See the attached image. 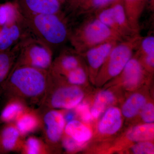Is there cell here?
Segmentation results:
<instances>
[{"instance_id": "cell-1", "label": "cell", "mask_w": 154, "mask_h": 154, "mask_svg": "<svg viewBox=\"0 0 154 154\" xmlns=\"http://www.w3.org/2000/svg\"><path fill=\"white\" fill-rule=\"evenodd\" d=\"M51 78L49 71L26 66H14L0 88V93L7 95L14 89L26 98H38L44 94Z\"/></svg>"}, {"instance_id": "cell-2", "label": "cell", "mask_w": 154, "mask_h": 154, "mask_svg": "<svg viewBox=\"0 0 154 154\" xmlns=\"http://www.w3.org/2000/svg\"><path fill=\"white\" fill-rule=\"evenodd\" d=\"M23 17L33 36L53 53L69 39V28L63 14H37Z\"/></svg>"}, {"instance_id": "cell-3", "label": "cell", "mask_w": 154, "mask_h": 154, "mask_svg": "<svg viewBox=\"0 0 154 154\" xmlns=\"http://www.w3.org/2000/svg\"><path fill=\"white\" fill-rule=\"evenodd\" d=\"M69 40L78 53L109 41L121 42L123 38L97 18L73 29L69 28Z\"/></svg>"}, {"instance_id": "cell-4", "label": "cell", "mask_w": 154, "mask_h": 154, "mask_svg": "<svg viewBox=\"0 0 154 154\" xmlns=\"http://www.w3.org/2000/svg\"><path fill=\"white\" fill-rule=\"evenodd\" d=\"M53 54L49 48L32 35L22 42L15 66H26L50 71Z\"/></svg>"}, {"instance_id": "cell-5", "label": "cell", "mask_w": 154, "mask_h": 154, "mask_svg": "<svg viewBox=\"0 0 154 154\" xmlns=\"http://www.w3.org/2000/svg\"><path fill=\"white\" fill-rule=\"evenodd\" d=\"M142 39L136 34L119 42L113 48L105 62L104 72L107 77H115L121 73L132 57L134 50L139 47Z\"/></svg>"}, {"instance_id": "cell-6", "label": "cell", "mask_w": 154, "mask_h": 154, "mask_svg": "<svg viewBox=\"0 0 154 154\" xmlns=\"http://www.w3.org/2000/svg\"><path fill=\"white\" fill-rule=\"evenodd\" d=\"M17 12L0 31V51L11 49L33 35L24 17Z\"/></svg>"}, {"instance_id": "cell-7", "label": "cell", "mask_w": 154, "mask_h": 154, "mask_svg": "<svg viewBox=\"0 0 154 154\" xmlns=\"http://www.w3.org/2000/svg\"><path fill=\"white\" fill-rule=\"evenodd\" d=\"M17 11L23 17L37 14H61L59 0H17Z\"/></svg>"}, {"instance_id": "cell-8", "label": "cell", "mask_w": 154, "mask_h": 154, "mask_svg": "<svg viewBox=\"0 0 154 154\" xmlns=\"http://www.w3.org/2000/svg\"><path fill=\"white\" fill-rule=\"evenodd\" d=\"M84 96L83 91L76 86L60 88L53 94L51 105L54 108L72 109L80 104Z\"/></svg>"}, {"instance_id": "cell-9", "label": "cell", "mask_w": 154, "mask_h": 154, "mask_svg": "<svg viewBox=\"0 0 154 154\" xmlns=\"http://www.w3.org/2000/svg\"><path fill=\"white\" fill-rule=\"evenodd\" d=\"M119 42L109 41L91 48L85 52L89 66L94 70L103 65L113 48Z\"/></svg>"}, {"instance_id": "cell-10", "label": "cell", "mask_w": 154, "mask_h": 154, "mask_svg": "<svg viewBox=\"0 0 154 154\" xmlns=\"http://www.w3.org/2000/svg\"><path fill=\"white\" fill-rule=\"evenodd\" d=\"M48 138L51 142H57L60 139L65 127L63 115L56 110L46 113L44 117Z\"/></svg>"}, {"instance_id": "cell-11", "label": "cell", "mask_w": 154, "mask_h": 154, "mask_svg": "<svg viewBox=\"0 0 154 154\" xmlns=\"http://www.w3.org/2000/svg\"><path fill=\"white\" fill-rule=\"evenodd\" d=\"M121 73L124 85L128 89L137 87L143 77L142 66L139 61L134 58H131Z\"/></svg>"}, {"instance_id": "cell-12", "label": "cell", "mask_w": 154, "mask_h": 154, "mask_svg": "<svg viewBox=\"0 0 154 154\" xmlns=\"http://www.w3.org/2000/svg\"><path fill=\"white\" fill-rule=\"evenodd\" d=\"M22 42L11 49L0 51V88L15 66Z\"/></svg>"}, {"instance_id": "cell-13", "label": "cell", "mask_w": 154, "mask_h": 154, "mask_svg": "<svg viewBox=\"0 0 154 154\" xmlns=\"http://www.w3.org/2000/svg\"><path fill=\"white\" fill-rule=\"evenodd\" d=\"M122 124L120 110L117 107H110L100 120L98 125V130L102 134H114L120 129Z\"/></svg>"}, {"instance_id": "cell-14", "label": "cell", "mask_w": 154, "mask_h": 154, "mask_svg": "<svg viewBox=\"0 0 154 154\" xmlns=\"http://www.w3.org/2000/svg\"><path fill=\"white\" fill-rule=\"evenodd\" d=\"M75 50L64 51L54 62H53L50 72L54 74L62 73L65 74L80 66L79 60L75 54Z\"/></svg>"}, {"instance_id": "cell-15", "label": "cell", "mask_w": 154, "mask_h": 154, "mask_svg": "<svg viewBox=\"0 0 154 154\" xmlns=\"http://www.w3.org/2000/svg\"><path fill=\"white\" fill-rule=\"evenodd\" d=\"M65 131L69 137L80 143H85L91 139L92 133L90 128L77 120L68 122Z\"/></svg>"}, {"instance_id": "cell-16", "label": "cell", "mask_w": 154, "mask_h": 154, "mask_svg": "<svg viewBox=\"0 0 154 154\" xmlns=\"http://www.w3.org/2000/svg\"><path fill=\"white\" fill-rule=\"evenodd\" d=\"M127 137L132 141H147L153 139L154 125L152 123H147L138 125L130 129Z\"/></svg>"}, {"instance_id": "cell-17", "label": "cell", "mask_w": 154, "mask_h": 154, "mask_svg": "<svg viewBox=\"0 0 154 154\" xmlns=\"http://www.w3.org/2000/svg\"><path fill=\"white\" fill-rule=\"evenodd\" d=\"M145 97L140 94H135L130 96L122 107V113L127 118L135 116L145 105Z\"/></svg>"}, {"instance_id": "cell-18", "label": "cell", "mask_w": 154, "mask_h": 154, "mask_svg": "<svg viewBox=\"0 0 154 154\" xmlns=\"http://www.w3.org/2000/svg\"><path fill=\"white\" fill-rule=\"evenodd\" d=\"M115 97L112 92L108 91H101L96 96L91 110V114L98 118L109 105L114 102Z\"/></svg>"}, {"instance_id": "cell-19", "label": "cell", "mask_w": 154, "mask_h": 154, "mask_svg": "<svg viewBox=\"0 0 154 154\" xmlns=\"http://www.w3.org/2000/svg\"><path fill=\"white\" fill-rule=\"evenodd\" d=\"M17 127L8 126L1 130V140L3 149L5 151L11 150L16 145L19 136Z\"/></svg>"}, {"instance_id": "cell-20", "label": "cell", "mask_w": 154, "mask_h": 154, "mask_svg": "<svg viewBox=\"0 0 154 154\" xmlns=\"http://www.w3.org/2000/svg\"><path fill=\"white\" fill-rule=\"evenodd\" d=\"M37 121L35 116L30 114H23L18 119L17 128L19 133L25 134L36 128Z\"/></svg>"}, {"instance_id": "cell-21", "label": "cell", "mask_w": 154, "mask_h": 154, "mask_svg": "<svg viewBox=\"0 0 154 154\" xmlns=\"http://www.w3.org/2000/svg\"><path fill=\"white\" fill-rule=\"evenodd\" d=\"M96 18L123 38L121 36L120 30L116 22L112 7L104 9L100 11L97 14Z\"/></svg>"}, {"instance_id": "cell-22", "label": "cell", "mask_w": 154, "mask_h": 154, "mask_svg": "<svg viewBox=\"0 0 154 154\" xmlns=\"http://www.w3.org/2000/svg\"><path fill=\"white\" fill-rule=\"evenodd\" d=\"M23 110L22 105L18 102H13L7 105L4 108L1 116V120L9 122L18 117Z\"/></svg>"}, {"instance_id": "cell-23", "label": "cell", "mask_w": 154, "mask_h": 154, "mask_svg": "<svg viewBox=\"0 0 154 154\" xmlns=\"http://www.w3.org/2000/svg\"><path fill=\"white\" fill-rule=\"evenodd\" d=\"M68 81L72 85H82L84 84L87 80V75L85 70L79 66L69 72L65 74Z\"/></svg>"}, {"instance_id": "cell-24", "label": "cell", "mask_w": 154, "mask_h": 154, "mask_svg": "<svg viewBox=\"0 0 154 154\" xmlns=\"http://www.w3.org/2000/svg\"><path fill=\"white\" fill-rule=\"evenodd\" d=\"M138 48L144 56H154V36H148L142 38Z\"/></svg>"}, {"instance_id": "cell-25", "label": "cell", "mask_w": 154, "mask_h": 154, "mask_svg": "<svg viewBox=\"0 0 154 154\" xmlns=\"http://www.w3.org/2000/svg\"><path fill=\"white\" fill-rule=\"evenodd\" d=\"M131 149L135 154H152L154 152L153 144L148 141L139 142L132 146Z\"/></svg>"}, {"instance_id": "cell-26", "label": "cell", "mask_w": 154, "mask_h": 154, "mask_svg": "<svg viewBox=\"0 0 154 154\" xmlns=\"http://www.w3.org/2000/svg\"><path fill=\"white\" fill-rule=\"evenodd\" d=\"M143 120L147 123H152L154 121V107L152 103L145 104L141 110Z\"/></svg>"}, {"instance_id": "cell-27", "label": "cell", "mask_w": 154, "mask_h": 154, "mask_svg": "<svg viewBox=\"0 0 154 154\" xmlns=\"http://www.w3.org/2000/svg\"><path fill=\"white\" fill-rule=\"evenodd\" d=\"M63 144L64 148L69 152H74L82 149L85 146V143H80L70 137L64 139Z\"/></svg>"}, {"instance_id": "cell-28", "label": "cell", "mask_w": 154, "mask_h": 154, "mask_svg": "<svg viewBox=\"0 0 154 154\" xmlns=\"http://www.w3.org/2000/svg\"><path fill=\"white\" fill-rule=\"evenodd\" d=\"M76 110L83 121L88 122L92 119V114L88 104L84 103L79 104L76 106Z\"/></svg>"}, {"instance_id": "cell-29", "label": "cell", "mask_w": 154, "mask_h": 154, "mask_svg": "<svg viewBox=\"0 0 154 154\" xmlns=\"http://www.w3.org/2000/svg\"><path fill=\"white\" fill-rule=\"evenodd\" d=\"M26 150L29 154L39 153L41 145L38 140L34 137L29 138L26 142Z\"/></svg>"}, {"instance_id": "cell-30", "label": "cell", "mask_w": 154, "mask_h": 154, "mask_svg": "<svg viewBox=\"0 0 154 154\" xmlns=\"http://www.w3.org/2000/svg\"><path fill=\"white\" fill-rule=\"evenodd\" d=\"M113 1L114 0H92V6L95 8H101Z\"/></svg>"}, {"instance_id": "cell-31", "label": "cell", "mask_w": 154, "mask_h": 154, "mask_svg": "<svg viewBox=\"0 0 154 154\" xmlns=\"http://www.w3.org/2000/svg\"><path fill=\"white\" fill-rule=\"evenodd\" d=\"M125 1L126 2L127 4H128L127 6L125 8V7L127 18L128 19V18L129 17L131 13L134 3L137 2V0H125Z\"/></svg>"}, {"instance_id": "cell-32", "label": "cell", "mask_w": 154, "mask_h": 154, "mask_svg": "<svg viewBox=\"0 0 154 154\" xmlns=\"http://www.w3.org/2000/svg\"><path fill=\"white\" fill-rule=\"evenodd\" d=\"M75 117V115L73 113H69L66 115L65 117V121L67 122H68L72 121L73 120L74 118Z\"/></svg>"}, {"instance_id": "cell-33", "label": "cell", "mask_w": 154, "mask_h": 154, "mask_svg": "<svg viewBox=\"0 0 154 154\" xmlns=\"http://www.w3.org/2000/svg\"><path fill=\"white\" fill-rule=\"evenodd\" d=\"M5 152L3 149L2 145V140H1V130L0 129V154L3 153Z\"/></svg>"}]
</instances>
